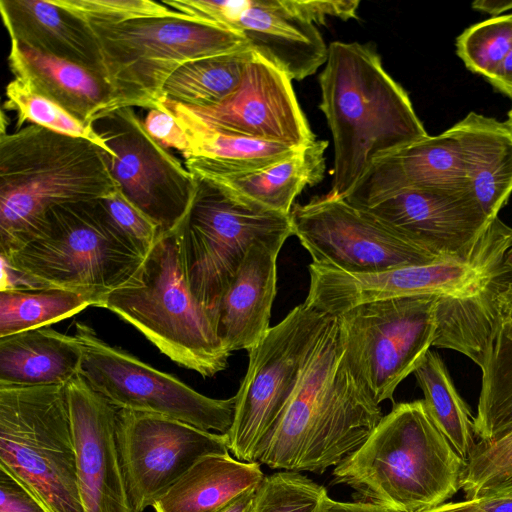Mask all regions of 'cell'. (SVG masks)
Wrapping results in <instances>:
<instances>
[{
  "label": "cell",
  "mask_w": 512,
  "mask_h": 512,
  "mask_svg": "<svg viewBox=\"0 0 512 512\" xmlns=\"http://www.w3.org/2000/svg\"><path fill=\"white\" fill-rule=\"evenodd\" d=\"M382 417L345 357L337 318L329 316L258 462L323 473L363 444Z\"/></svg>",
  "instance_id": "cell-1"
},
{
  "label": "cell",
  "mask_w": 512,
  "mask_h": 512,
  "mask_svg": "<svg viewBox=\"0 0 512 512\" xmlns=\"http://www.w3.org/2000/svg\"><path fill=\"white\" fill-rule=\"evenodd\" d=\"M319 85L334 144L329 197L345 198L378 159L428 136L407 92L369 45L332 42Z\"/></svg>",
  "instance_id": "cell-2"
},
{
  "label": "cell",
  "mask_w": 512,
  "mask_h": 512,
  "mask_svg": "<svg viewBox=\"0 0 512 512\" xmlns=\"http://www.w3.org/2000/svg\"><path fill=\"white\" fill-rule=\"evenodd\" d=\"M465 465L419 399L395 404L332 476L354 491V501L423 512L461 489Z\"/></svg>",
  "instance_id": "cell-3"
},
{
  "label": "cell",
  "mask_w": 512,
  "mask_h": 512,
  "mask_svg": "<svg viewBox=\"0 0 512 512\" xmlns=\"http://www.w3.org/2000/svg\"><path fill=\"white\" fill-rule=\"evenodd\" d=\"M96 144L27 125L0 136V254L29 242L58 205L101 199L119 189Z\"/></svg>",
  "instance_id": "cell-4"
},
{
  "label": "cell",
  "mask_w": 512,
  "mask_h": 512,
  "mask_svg": "<svg viewBox=\"0 0 512 512\" xmlns=\"http://www.w3.org/2000/svg\"><path fill=\"white\" fill-rule=\"evenodd\" d=\"M96 306L113 312L172 361L205 378L228 366L232 353L188 285L175 230L162 233L133 276Z\"/></svg>",
  "instance_id": "cell-5"
},
{
  "label": "cell",
  "mask_w": 512,
  "mask_h": 512,
  "mask_svg": "<svg viewBox=\"0 0 512 512\" xmlns=\"http://www.w3.org/2000/svg\"><path fill=\"white\" fill-rule=\"evenodd\" d=\"M1 260L31 289L80 293L96 306L102 296L127 282L144 258L96 199L51 208L34 237Z\"/></svg>",
  "instance_id": "cell-6"
},
{
  "label": "cell",
  "mask_w": 512,
  "mask_h": 512,
  "mask_svg": "<svg viewBox=\"0 0 512 512\" xmlns=\"http://www.w3.org/2000/svg\"><path fill=\"white\" fill-rule=\"evenodd\" d=\"M86 24L98 42L112 92L106 115L125 107L159 108L164 85L179 67L249 47L234 31L180 18Z\"/></svg>",
  "instance_id": "cell-7"
},
{
  "label": "cell",
  "mask_w": 512,
  "mask_h": 512,
  "mask_svg": "<svg viewBox=\"0 0 512 512\" xmlns=\"http://www.w3.org/2000/svg\"><path fill=\"white\" fill-rule=\"evenodd\" d=\"M0 469L47 512H84L65 385L0 387Z\"/></svg>",
  "instance_id": "cell-8"
},
{
  "label": "cell",
  "mask_w": 512,
  "mask_h": 512,
  "mask_svg": "<svg viewBox=\"0 0 512 512\" xmlns=\"http://www.w3.org/2000/svg\"><path fill=\"white\" fill-rule=\"evenodd\" d=\"M194 178L189 208L173 230L188 285L215 321L219 301L250 246L259 239L294 234L290 215L269 210L215 182Z\"/></svg>",
  "instance_id": "cell-9"
},
{
  "label": "cell",
  "mask_w": 512,
  "mask_h": 512,
  "mask_svg": "<svg viewBox=\"0 0 512 512\" xmlns=\"http://www.w3.org/2000/svg\"><path fill=\"white\" fill-rule=\"evenodd\" d=\"M439 298L378 300L335 316L345 357L376 403L393 401L398 385L434 345Z\"/></svg>",
  "instance_id": "cell-10"
},
{
  "label": "cell",
  "mask_w": 512,
  "mask_h": 512,
  "mask_svg": "<svg viewBox=\"0 0 512 512\" xmlns=\"http://www.w3.org/2000/svg\"><path fill=\"white\" fill-rule=\"evenodd\" d=\"M504 273V251L483 242L468 258H441L371 273H352L311 263L306 300L323 314L337 316L360 304L420 295L473 300L492 293Z\"/></svg>",
  "instance_id": "cell-11"
},
{
  "label": "cell",
  "mask_w": 512,
  "mask_h": 512,
  "mask_svg": "<svg viewBox=\"0 0 512 512\" xmlns=\"http://www.w3.org/2000/svg\"><path fill=\"white\" fill-rule=\"evenodd\" d=\"M329 316L303 302L248 351L247 372L234 396L233 421L225 433L236 459L259 461Z\"/></svg>",
  "instance_id": "cell-12"
},
{
  "label": "cell",
  "mask_w": 512,
  "mask_h": 512,
  "mask_svg": "<svg viewBox=\"0 0 512 512\" xmlns=\"http://www.w3.org/2000/svg\"><path fill=\"white\" fill-rule=\"evenodd\" d=\"M82 348L79 375L117 409L171 417L205 431L226 433L233 421L235 397L205 396L175 376L162 372L99 338L78 322Z\"/></svg>",
  "instance_id": "cell-13"
},
{
  "label": "cell",
  "mask_w": 512,
  "mask_h": 512,
  "mask_svg": "<svg viewBox=\"0 0 512 512\" xmlns=\"http://www.w3.org/2000/svg\"><path fill=\"white\" fill-rule=\"evenodd\" d=\"M293 234L313 263L352 273L431 263L440 257L409 241L345 199L328 195L294 203Z\"/></svg>",
  "instance_id": "cell-14"
},
{
  "label": "cell",
  "mask_w": 512,
  "mask_h": 512,
  "mask_svg": "<svg viewBox=\"0 0 512 512\" xmlns=\"http://www.w3.org/2000/svg\"><path fill=\"white\" fill-rule=\"evenodd\" d=\"M115 437L129 502L143 512L197 460L229 452L226 434L180 420L118 409Z\"/></svg>",
  "instance_id": "cell-15"
},
{
  "label": "cell",
  "mask_w": 512,
  "mask_h": 512,
  "mask_svg": "<svg viewBox=\"0 0 512 512\" xmlns=\"http://www.w3.org/2000/svg\"><path fill=\"white\" fill-rule=\"evenodd\" d=\"M116 154H107L110 171L124 195L162 233L175 229L195 191V178L146 132L132 107L117 109L93 123Z\"/></svg>",
  "instance_id": "cell-16"
},
{
  "label": "cell",
  "mask_w": 512,
  "mask_h": 512,
  "mask_svg": "<svg viewBox=\"0 0 512 512\" xmlns=\"http://www.w3.org/2000/svg\"><path fill=\"white\" fill-rule=\"evenodd\" d=\"M197 22L242 35L249 47L291 80H303L326 63L328 46L316 26L287 0H163Z\"/></svg>",
  "instance_id": "cell-17"
},
{
  "label": "cell",
  "mask_w": 512,
  "mask_h": 512,
  "mask_svg": "<svg viewBox=\"0 0 512 512\" xmlns=\"http://www.w3.org/2000/svg\"><path fill=\"white\" fill-rule=\"evenodd\" d=\"M409 241L444 258H468L491 222L469 188H409L363 210Z\"/></svg>",
  "instance_id": "cell-18"
},
{
  "label": "cell",
  "mask_w": 512,
  "mask_h": 512,
  "mask_svg": "<svg viewBox=\"0 0 512 512\" xmlns=\"http://www.w3.org/2000/svg\"><path fill=\"white\" fill-rule=\"evenodd\" d=\"M188 108L207 125L240 136L296 149L317 140L291 79L255 52L239 87L224 102L211 108Z\"/></svg>",
  "instance_id": "cell-19"
},
{
  "label": "cell",
  "mask_w": 512,
  "mask_h": 512,
  "mask_svg": "<svg viewBox=\"0 0 512 512\" xmlns=\"http://www.w3.org/2000/svg\"><path fill=\"white\" fill-rule=\"evenodd\" d=\"M84 512H134L115 437L117 408L80 376L65 385Z\"/></svg>",
  "instance_id": "cell-20"
},
{
  "label": "cell",
  "mask_w": 512,
  "mask_h": 512,
  "mask_svg": "<svg viewBox=\"0 0 512 512\" xmlns=\"http://www.w3.org/2000/svg\"><path fill=\"white\" fill-rule=\"evenodd\" d=\"M288 234L256 240L223 293L216 330L230 353L251 350L270 329L277 291V257Z\"/></svg>",
  "instance_id": "cell-21"
},
{
  "label": "cell",
  "mask_w": 512,
  "mask_h": 512,
  "mask_svg": "<svg viewBox=\"0 0 512 512\" xmlns=\"http://www.w3.org/2000/svg\"><path fill=\"white\" fill-rule=\"evenodd\" d=\"M423 187L469 188L452 127L378 159L343 199L365 210L401 190Z\"/></svg>",
  "instance_id": "cell-22"
},
{
  "label": "cell",
  "mask_w": 512,
  "mask_h": 512,
  "mask_svg": "<svg viewBox=\"0 0 512 512\" xmlns=\"http://www.w3.org/2000/svg\"><path fill=\"white\" fill-rule=\"evenodd\" d=\"M9 66L36 93L85 124L106 115L112 100L105 76L80 64L11 41Z\"/></svg>",
  "instance_id": "cell-23"
},
{
  "label": "cell",
  "mask_w": 512,
  "mask_h": 512,
  "mask_svg": "<svg viewBox=\"0 0 512 512\" xmlns=\"http://www.w3.org/2000/svg\"><path fill=\"white\" fill-rule=\"evenodd\" d=\"M0 13L11 41L104 75L90 27L52 0H0Z\"/></svg>",
  "instance_id": "cell-24"
},
{
  "label": "cell",
  "mask_w": 512,
  "mask_h": 512,
  "mask_svg": "<svg viewBox=\"0 0 512 512\" xmlns=\"http://www.w3.org/2000/svg\"><path fill=\"white\" fill-rule=\"evenodd\" d=\"M452 128L469 190L494 220L512 193V127L470 112Z\"/></svg>",
  "instance_id": "cell-25"
},
{
  "label": "cell",
  "mask_w": 512,
  "mask_h": 512,
  "mask_svg": "<svg viewBox=\"0 0 512 512\" xmlns=\"http://www.w3.org/2000/svg\"><path fill=\"white\" fill-rule=\"evenodd\" d=\"M81 361L75 335L49 326L0 337V387L66 385Z\"/></svg>",
  "instance_id": "cell-26"
},
{
  "label": "cell",
  "mask_w": 512,
  "mask_h": 512,
  "mask_svg": "<svg viewBox=\"0 0 512 512\" xmlns=\"http://www.w3.org/2000/svg\"><path fill=\"white\" fill-rule=\"evenodd\" d=\"M264 474L259 462H244L227 453L197 460L152 505L155 512H219L258 487Z\"/></svg>",
  "instance_id": "cell-27"
},
{
  "label": "cell",
  "mask_w": 512,
  "mask_h": 512,
  "mask_svg": "<svg viewBox=\"0 0 512 512\" xmlns=\"http://www.w3.org/2000/svg\"><path fill=\"white\" fill-rule=\"evenodd\" d=\"M327 147L328 141L316 140L261 170L204 180L220 184L269 210L290 215L294 200L303 189L306 186L313 187L323 180Z\"/></svg>",
  "instance_id": "cell-28"
},
{
  "label": "cell",
  "mask_w": 512,
  "mask_h": 512,
  "mask_svg": "<svg viewBox=\"0 0 512 512\" xmlns=\"http://www.w3.org/2000/svg\"><path fill=\"white\" fill-rule=\"evenodd\" d=\"M481 389L473 417L480 442H494L512 430V318L501 314L480 366Z\"/></svg>",
  "instance_id": "cell-29"
},
{
  "label": "cell",
  "mask_w": 512,
  "mask_h": 512,
  "mask_svg": "<svg viewBox=\"0 0 512 512\" xmlns=\"http://www.w3.org/2000/svg\"><path fill=\"white\" fill-rule=\"evenodd\" d=\"M253 54L254 51L247 47L190 61L169 77L163 88V99L190 108L218 106L239 87Z\"/></svg>",
  "instance_id": "cell-30"
},
{
  "label": "cell",
  "mask_w": 512,
  "mask_h": 512,
  "mask_svg": "<svg viewBox=\"0 0 512 512\" xmlns=\"http://www.w3.org/2000/svg\"><path fill=\"white\" fill-rule=\"evenodd\" d=\"M414 375L434 423L466 461L477 443L473 417L442 358L438 353L429 351Z\"/></svg>",
  "instance_id": "cell-31"
},
{
  "label": "cell",
  "mask_w": 512,
  "mask_h": 512,
  "mask_svg": "<svg viewBox=\"0 0 512 512\" xmlns=\"http://www.w3.org/2000/svg\"><path fill=\"white\" fill-rule=\"evenodd\" d=\"M95 306L80 293L56 289L0 290V337L49 326Z\"/></svg>",
  "instance_id": "cell-32"
},
{
  "label": "cell",
  "mask_w": 512,
  "mask_h": 512,
  "mask_svg": "<svg viewBox=\"0 0 512 512\" xmlns=\"http://www.w3.org/2000/svg\"><path fill=\"white\" fill-rule=\"evenodd\" d=\"M5 96L3 107L17 114L16 130L30 122L55 133L88 140L116 158L114 151L94 129L93 124L81 122L58 104L33 91L20 79L14 78L6 86Z\"/></svg>",
  "instance_id": "cell-33"
},
{
  "label": "cell",
  "mask_w": 512,
  "mask_h": 512,
  "mask_svg": "<svg viewBox=\"0 0 512 512\" xmlns=\"http://www.w3.org/2000/svg\"><path fill=\"white\" fill-rule=\"evenodd\" d=\"M331 498L325 487L300 472L264 476L250 512H325Z\"/></svg>",
  "instance_id": "cell-34"
},
{
  "label": "cell",
  "mask_w": 512,
  "mask_h": 512,
  "mask_svg": "<svg viewBox=\"0 0 512 512\" xmlns=\"http://www.w3.org/2000/svg\"><path fill=\"white\" fill-rule=\"evenodd\" d=\"M456 47L470 71L490 79L512 47V13L470 26L457 38Z\"/></svg>",
  "instance_id": "cell-35"
},
{
  "label": "cell",
  "mask_w": 512,
  "mask_h": 512,
  "mask_svg": "<svg viewBox=\"0 0 512 512\" xmlns=\"http://www.w3.org/2000/svg\"><path fill=\"white\" fill-rule=\"evenodd\" d=\"M512 482V430L494 442L477 441L461 477L465 499Z\"/></svg>",
  "instance_id": "cell-36"
},
{
  "label": "cell",
  "mask_w": 512,
  "mask_h": 512,
  "mask_svg": "<svg viewBox=\"0 0 512 512\" xmlns=\"http://www.w3.org/2000/svg\"><path fill=\"white\" fill-rule=\"evenodd\" d=\"M85 23L116 24L142 18L192 17L175 11L161 1L151 0H52Z\"/></svg>",
  "instance_id": "cell-37"
},
{
  "label": "cell",
  "mask_w": 512,
  "mask_h": 512,
  "mask_svg": "<svg viewBox=\"0 0 512 512\" xmlns=\"http://www.w3.org/2000/svg\"><path fill=\"white\" fill-rule=\"evenodd\" d=\"M101 201L114 225L143 258L162 234L159 227L121 191L110 193Z\"/></svg>",
  "instance_id": "cell-38"
},
{
  "label": "cell",
  "mask_w": 512,
  "mask_h": 512,
  "mask_svg": "<svg viewBox=\"0 0 512 512\" xmlns=\"http://www.w3.org/2000/svg\"><path fill=\"white\" fill-rule=\"evenodd\" d=\"M143 125L149 136L165 149H176L185 159L192 155L191 144L175 118L162 106L148 110Z\"/></svg>",
  "instance_id": "cell-39"
},
{
  "label": "cell",
  "mask_w": 512,
  "mask_h": 512,
  "mask_svg": "<svg viewBox=\"0 0 512 512\" xmlns=\"http://www.w3.org/2000/svg\"><path fill=\"white\" fill-rule=\"evenodd\" d=\"M287 1L296 13L313 24H323L327 17H336L342 20L357 18V9L360 3L358 0Z\"/></svg>",
  "instance_id": "cell-40"
},
{
  "label": "cell",
  "mask_w": 512,
  "mask_h": 512,
  "mask_svg": "<svg viewBox=\"0 0 512 512\" xmlns=\"http://www.w3.org/2000/svg\"><path fill=\"white\" fill-rule=\"evenodd\" d=\"M0 512H47L18 482L0 469Z\"/></svg>",
  "instance_id": "cell-41"
},
{
  "label": "cell",
  "mask_w": 512,
  "mask_h": 512,
  "mask_svg": "<svg viewBox=\"0 0 512 512\" xmlns=\"http://www.w3.org/2000/svg\"><path fill=\"white\" fill-rule=\"evenodd\" d=\"M469 500L484 512H512V482L493 487Z\"/></svg>",
  "instance_id": "cell-42"
},
{
  "label": "cell",
  "mask_w": 512,
  "mask_h": 512,
  "mask_svg": "<svg viewBox=\"0 0 512 512\" xmlns=\"http://www.w3.org/2000/svg\"><path fill=\"white\" fill-rule=\"evenodd\" d=\"M488 81L512 99V47Z\"/></svg>",
  "instance_id": "cell-43"
},
{
  "label": "cell",
  "mask_w": 512,
  "mask_h": 512,
  "mask_svg": "<svg viewBox=\"0 0 512 512\" xmlns=\"http://www.w3.org/2000/svg\"><path fill=\"white\" fill-rule=\"evenodd\" d=\"M325 512H392L386 508L360 501L339 502L330 500Z\"/></svg>",
  "instance_id": "cell-44"
},
{
  "label": "cell",
  "mask_w": 512,
  "mask_h": 512,
  "mask_svg": "<svg viewBox=\"0 0 512 512\" xmlns=\"http://www.w3.org/2000/svg\"><path fill=\"white\" fill-rule=\"evenodd\" d=\"M472 8L497 17L505 11L512 10V0H477L472 3Z\"/></svg>",
  "instance_id": "cell-45"
},
{
  "label": "cell",
  "mask_w": 512,
  "mask_h": 512,
  "mask_svg": "<svg viewBox=\"0 0 512 512\" xmlns=\"http://www.w3.org/2000/svg\"><path fill=\"white\" fill-rule=\"evenodd\" d=\"M423 512H484L477 507L471 500L465 499L459 502H448Z\"/></svg>",
  "instance_id": "cell-46"
},
{
  "label": "cell",
  "mask_w": 512,
  "mask_h": 512,
  "mask_svg": "<svg viewBox=\"0 0 512 512\" xmlns=\"http://www.w3.org/2000/svg\"><path fill=\"white\" fill-rule=\"evenodd\" d=\"M255 490L256 488L245 492L219 512H250L253 505Z\"/></svg>",
  "instance_id": "cell-47"
},
{
  "label": "cell",
  "mask_w": 512,
  "mask_h": 512,
  "mask_svg": "<svg viewBox=\"0 0 512 512\" xmlns=\"http://www.w3.org/2000/svg\"><path fill=\"white\" fill-rule=\"evenodd\" d=\"M498 303L502 315L512 318V280L506 282L500 290Z\"/></svg>",
  "instance_id": "cell-48"
},
{
  "label": "cell",
  "mask_w": 512,
  "mask_h": 512,
  "mask_svg": "<svg viewBox=\"0 0 512 512\" xmlns=\"http://www.w3.org/2000/svg\"><path fill=\"white\" fill-rule=\"evenodd\" d=\"M505 266L511 276L512 280V247L507 252L506 258H505Z\"/></svg>",
  "instance_id": "cell-49"
},
{
  "label": "cell",
  "mask_w": 512,
  "mask_h": 512,
  "mask_svg": "<svg viewBox=\"0 0 512 512\" xmlns=\"http://www.w3.org/2000/svg\"><path fill=\"white\" fill-rule=\"evenodd\" d=\"M507 116H508V119H507L506 121H507V122L509 123V125L512 127V107H511V109L508 111Z\"/></svg>",
  "instance_id": "cell-50"
}]
</instances>
